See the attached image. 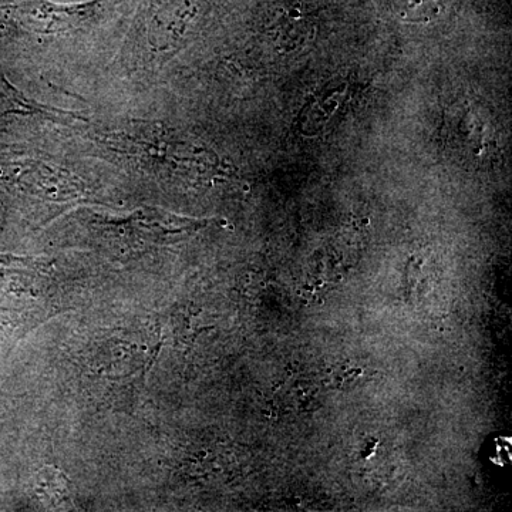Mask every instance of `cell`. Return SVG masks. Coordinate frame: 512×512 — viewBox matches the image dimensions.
<instances>
[{
	"label": "cell",
	"instance_id": "3",
	"mask_svg": "<svg viewBox=\"0 0 512 512\" xmlns=\"http://www.w3.org/2000/svg\"><path fill=\"white\" fill-rule=\"evenodd\" d=\"M123 0H87L59 3L52 0L0 2L2 35H70L93 28Z\"/></svg>",
	"mask_w": 512,
	"mask_h": 512
},
{
	"label": "cell",
	"instance_id": "5",
	"mask_svg": "<svg viewBox=\"0 0 512 512\" xmlns=\"http://www.w3.org/2000/svg\"><path fill=\"white\" fill-rule=\"evenodd\" d=\"M20 117V119H39L47 123L74 126L76 123H89L83 114L55 109L47 104L26 96L18 87L9 82L6 74L0 67V120Z\"/></svg>",
	"mask_w": 512,
	"mask_h": 512
},
{
	"label": "cell",
	"instance_id": "4",
	"mask_svg": "<svg viewBox=\"0 0 512 512\" xmlns=\"http://www.w3.org/2000/svg\"><path fill=\"white\" fill-rule=\"evenodd\" d=\"M111 239H121L128 248H147L173 244L192 232L204 227L207 222L178 217L157 208H143L124 220H96Z\"/></svg>",
	"mask_w": 512,
	"mask_h": 512
},
{
	"label": "cell",
	"instance_id": "2",
	"mask_svg": "<svg viewBox=\"0 0 512 512\" xmlns=\"http://www.w3.org/2000/svg\"><path fill=\"white\" fill-rule=\"evenodd\" d=\"M197 12L194 0H140L123 62L133 72L163 67L185 45Z\"/></svg>",
	"mask_w": 512,
	"mask_h": 512
},
{
	"label": "cell",
	"instance_id": "1",
	"mask_svg": "<svg viewBox=\"0 0 512 512\" xmlns=\"http://www.w3.org/2000/svg\"><path fill=\"white\" fill-rule=\"evenodd\" d=\"M103 156L160 178L207 173L217 157L156 121H127L90 136Z\"/></svg>",
	"mask_w": 512,
	"mask_h": 512
}]
</instances>
